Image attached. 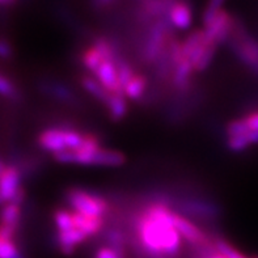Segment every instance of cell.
<instances>
[{
  "label": "cell",
  "mask_w": 258,
  "mask_h": 258,
  "mask_svg": "<svg viewBox=\"0 0 258 258\" xmlns=\"http://www.w3.org/2000/svg\"><path fill=\"white\" fill-rule=\"evenodd\" d=\"M176 210L160 196L142 206L131 218V244L138 258H176L182 237L174 227Z\"/></svg>",
  "instance_id": "6da1fadb"
},
{
  "label": "cell",
  "mask_w": 258,
  "mask_h": 258,
  "mask_svg": "<svg viewBox=\"0 0 258 258\" xmlns=\"http://www.w3.org/2000/svg\"><path fill=\"white\" fill-rule=\"evenodd\" d=\"M66 201L74 211L83 215L105 219L110 214V203L105 197L82 187H70Z\"/></svg>",
  "instance_id": "7a4b0ae2"
},
{
  "label": "cell",
  "mask_w": 258,
  "mask_h": 258,
  "mask_svg": "<svg viewBox=\"0 0 258 258\" xmlns=\"http://www.w3.org/2000/svg\"><path fill=\"white\" fill-rule=\"evenodd\" d=\"M25 200V190L21 186V173L15 165H8L0 174V206L10 202L21 203Z\"/></svg>",
  "instance_id": "3957f363"
},
{
  "label": "cell",
  "mask_w": 258,
  "mask_h": 258,
  "mask_svg": "<svg viewBox=\"0 0 258 258\" xmlns=\"http://www.w3.org/2000/svg\"><path fill=\"white\" fill-rule=\"evenodd\" d=\"M174 227L182 240H185L191 248L205 246L213 241V239L203 232L200 227L196 226L187 216H183L178 213H176V216H174Z\"/></svg>",
  "instance_id": "277c9868"
},
{
  "label": "cell",
  "mask_w": 258,
  "mask_h": 258,
  "mask_svg": "<svg viewBox=\"0 0 258 258\" xmlns=\"http://www.w3.org/2000/svg\"><path fill=\"white\" fill-rule=\"evenodd\" d=\"M67 127L69 126H54L43 130L37 138L39 148L51 155L67 151Z\"/></svg>",
  "instance_id": "5b68a950"
},
{
  "label": "cell",
  "mask_w": 258,
  "mask_h": 258,
  "mask_svg": "<svg viewBox=\"0 0 258 258\" xmlns=\"http://www.w3.org/2000/svg\"><path fill=\"white\" fill-rule=\"evenodd\" d=\"M92 76L110 93H123L119 78H118L117 63L113 60H105Z\"/></svg>",
  "instance_id": "8992f818"
},
{
  "label": "cell",
  "mask_w": 258,
  "mask_h": 258,
  "mask_svg": "<svg viewBox=\"0 0 258 258\" xmlns=\"http://www.w3.org/2000/svg\"><path fill=\"white\" fill-rule=\"evenodd\" d=\"M168 21L177 30H187L193 23V8L187 0H177L170 8Z\"/></svg>",
  "instance_id": "52a82bcc"
},
{
  "label": "cell",
  "mask_w": 258,
  "mask_h": 258,
  "mask_svg": "<svg viewBox=\"0 0 258 258\" xmlns=\"http://www.w3.org/2000/svg\"><path fill=\"white\" fill-rule=\"evenodd\" d=\"M124 163H126V156L121 151L109 150L104 147L96 152H92L88 160V165H97V167H121Z\"/></svg>",
  "instance_id": "ba28073f"
},
{
  "label": "cell",
  "mask_w": 258,
  "mask_h": 258,
  "mask_svg": "<svg viewBox=\"0 0 258 258\" xmlns=\"http://www.w3.org/2000/svg\"><path fill=\"white\" fill-rule=\"evenodd\" d=\"M150 80L142 72H137L123 88V93L130 101H142L148 91Z\"/></svg>",
  "instance_id": "9c48e42d"
},
{
  "label": "cell",
  "mask_w": 258,
  "mask_h": 258,
  "mask_svg": "<svg viewBox=\"0 0 258 258\" xmlns=\"http://www.w3.org/2000/svg\"><path fill=\"white\" fill-rule=\"evenodd\" d=\"M80 85H82V88L84 89L87 93H89L91 97L97 100L102 106H105L106 102L110 100V92L106 91V89H105L93 76L89 75V74H84V75L80 76Z\"/></svg>",
  "instance_id": "30bf717a"
},
{
  "label": "cell",
  "mask_w": 258,
  "mask_h": 258,
  "mask_svg": "<svg viewBox=\"0 0 258 258\" xmlns=\"http://www.w3.org/2000/svg\"><path fill=\"white\" fill-rule=\"evenodd\" d=\"M20 220H21V205L10 202L2 207V211H0V226L6 227V228L17 233Z\"/></svg>",
  "instance_id": "8fae6325"
},
{
  "label": "cell",
  "mask_w": 258,
  "mask_h": 258,
  "mask_svg": "<svg viewBox=\"0 0 258 258\" xmlns=\"http://www.w3.org/2000/svg\"><path fill=\"white\" fill-rule=\"evenodd\" d=\"M108 110V114L111 121H121L126 117L128 111L127 98L123 93H111L110 100L104 106Z\"/></svg>",
  "instance_id": "7c38bea8"
},
{
  "label": "cell",
  "mask_w": 258,
  "mask_h": 258,
  "mask_svg": "<svg viewBox=\"0 0 258 258\" xmlns=\"http://www.w3.org/2000/svg\"><path fill=\"white\" fill-rule=\"evenodd\" d=\"M105 60H108V59L105 58L104 54L93 43L88 46L80 55V64L88 71L89 75H93Z\"/></svg>",
  "instance_id": "4fadbf2b"
},
{
  "label": "cell",
  "mask_w": 258,
  "mask_h": 258,
  "mask_svg": "<svg viewBox=\"0 0 258 258\" xmlns=\"http://www.w3.org/2000/svg\"><path fill=\"white\" fill-rule=\"evenodd\" d=\"M258 144V131H249L240 137L227 138V148L232 152H244Z\"/></svg>",
  "instance_id": "5bb4252c"
},
{
  "label": "cell",
  "mask_w": 258,
  "mask_h": 258,
  "mask_svg": "<svg viewBox=\"0 0 258 258\" xmlns=\"http://www.w3.org/2000/svg\"><path fill=\"white\" fill-rule=\"evenodd\" d=\"M43 89L50 96L58 98V100H62V101L69 102V104H75L76 102V97L74 95V92L70 91L66 85L59 84V83H46L43 85Z\"/></svg>",
  "instance_id": "9a60e30c"
},
{
  "label": "cell",
  "mask_w": 258,
  "mask_h": 258,
  "mask_svg": "<svg viewBox=\"0 0 258 258\" xmlns=\"http://www.w3.org/2000/svg\"><path fill=\"white\" fill-rule=\"evenodd\" d=\"M214 244H215L216 249H218L222 254L226 255L227 258H249L246 257L244 253L237 250L231 242L227 241V240L223 239V237H220V236H215V237H214Z\"/></svg>",
  "instance_id": "2e32d148"
},
{
  "label": "cell",
  "mask_w": 258,
  "mask_h": 258,
  "mask_svg": "<svg viewBox=\"0 0 258 258\" xmlns=\"http://www.w3.org/2000/svg\"><path fill=\"white\" fill-rule=\"evenodd\" d=\"M0 258H24L15 240L0 237Z\"/></svg>",
  "instance_id": "e0dca14e"
},
{
  "label": "cell",
  "mask_w": 258,
  "mask_h": 258,
  "mask_svg": "<svg viewBox=\"0 0 258 258\" xmlns=\"http://www.w3.org/2000/svg\"><path fill=\"white\" fill-rule=\"evenodd\" d=\"M0 96L11 98V100H19L20 98L19 89L16 88L15 83L2 72H0Z\"/></svg>",
  "instance_id": "ac0fdd59"
},
{
  "label": "cell",
  "mask_w": 258,
  "mask_h": 258,
  "mask_svg": "<svg viewBox=\"0 0 258 258\" xmlns=\"http://www.w3.org/2000/svg\"><path fill=\"white\" fill-rule=\"evenodd\" d=\"M119 0H89L92 8H95L96 11H108L110 10L113 6H117Z\"/></svg>",
  "instance_id": "d6986e66"
},
{
  "label": "cell",
  "mask_w": 258,
  "mask_h": 258,
  "mask_svg": "<svg viewBox=\"0 0 258 258\" xmlns=\"http://www.w3.org/2000/svg\"><path fill=\"white\" fill-rule=\"evenodd\" d=\"M13 55V49L6 38H0V58L10 59Z\"/></svg>",
  "instance_id": "ffe728a7"
},
{
  "label": "cell",
  "mask_w": 258,
  "mask_h": 258,
  "mask_svg": "<svg viewBox=\"0 0 258 258\" xmlns=\"http://www.w3.org/2000/svg\"><path fill=\"white\" fill-rule=\"evenodd\" d=\"M13 2L12 0H0V4H2V6H7V4H12Z\"/></svg>",
  "instance_id": "44dd1931"
},
{
  "label": "cell",
  "mask_w": 258,
  "mask_h": 258,
  "mask_svg": "<svg viewBox=\"0 0 258 258\" xmlns=\"http://www.w3.org/2000/svg\"><path fill=\"white\" fill-rule=\"evenodd\" d=\"M6 167H7L6 164H4V163H3V161L0 160V174L3 173V170H4V169H6Z\"/></svg>",
  "instance_id": "7402d4cb"
},
{
  "label": "cell",
  "mask_w": 258,
  "mask_h": 258,
  "mask_svg": "<svg viewBox=\"0 0 258 258\" xmlns=\"http://www.w3.org/2000/svg\"><path fill=\"white\" fill-rule=\"evenodd\" d=\"M250 72H252L253 75L257 76V78H258V66H257V67H254V69H253V70H250Z\"/></svg>",
  "instance_id": "603a6c76"
},
{
  "label": "cell",
  "mask_w": 258,
  "mask_h": 258,
  "mask_svg": "<svg viewBox=\"0 0 258 258\" xmlns=\"http://www.w3.org/2000/svg\"><path fill=\"white\" fill-rule=\"evenodd\" d=\"M190 258H202L201 257V255H198V254H196V253H191V257Z\"/></svg>",
  "instance_id": "cb8c5ba5"
},
{
  "label": "cell",
  "mask_w": 258,
  "mask_h": 258,
  "mask_svg": "<svg viewBox=\"0 0 258 258\" xmlns=\"http://www.w3.org/2000/svg\"><path fill=\"white\" fill-rule=\"evenodd\" d=\"M252 258H258V255H253V257Z\"/></svg>",
  "instance_id": "d4e9b609"
},
{
  "label": "cell",
  "mask_w": 258,
  "mask_h": 258,
  "mask_svg": "<svg viewBox=\"0 0 258 258\" xmlns=\"http://www.w3.org/2000/svg\"><path fill=\"white\" fill-rule=\"evenodd\" d=\"M12 2H15V0H12Z\"/></svg>",
  "instance_id": "484cf974"
}]
</instances>
